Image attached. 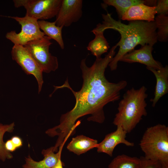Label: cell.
I'll list each match as a JSON object with an SVG mask.
<instances>
[{"label":"cell","mask_w":168,"mask_h":168,"mask_svg":"<svg viewBox=\"0 0 168 168\" xmlns=\"http://www.w3.org/2000/svg\"><path fill=\"white\" fill-rule=\"evenodd\" d=\"M159 168H168V164L161 163V165Z\"/></svg>","instance_id":"4316f807"},{"label":"cell","mask_w":168,"mask_h":168,"mask_svg":"<svg viewBox=\"0 0 168 168\" xmlns=\"http://www.w3.org/2000/svg\"><path fill=\"white\" fill-rule=\"evenodd\" d=\"M140 165L138 168H159L161 163L158 161L146 159L144 156H141Z\"/></svg>","instance_id":"7402d4cb"},{"label":"cell","mask_w":168,"mask_h":168,"mask_svg":"<svg viewBox=\"0 0 168 168\" xmlns=\"http://www.w3.org/2000/svg\"><path fill=\"white\" fill-rule=\"evenodd\" d=\"M116 130L107 134L104 139L96 147L99 153H104L110 156L115 147L120 144H123L128 147H133L134 143L126 139L127 133L121 127L117 126Z\"/></svg>","instance_id":"8fae6325"},{"label":"cell","mask_w":168,"mask_h":168,"mask_svg":"<svg viewBox=\"0 0 168 168\" xmlns=\"http://www.w3.org/2000/svg\"><path fill=\"white\" fill-rule=\"evenodd\" d=\"M156 10L157 15H168V0H157Z\"/></svg>","instance_id":"603a6c76"},{"label":"cell","mask_w":168,"mask_h":168,"mask_svg":"<svg viewBox=\"0 0 168 168\" xmlns=\"http://www.w3.org/2000/svg\"><path fill=\"white\" fill-rule=\"evenodd\" d=\"M147 90L146 87L142 86L138 89L132 87L124 94L123 99L119 103L118 112L113 121L114 125L121 127L127 133H129L143 116H147Z\"/></svg>","instance_id":"3957f363"},{"label":"cell","mask_w":168,"mask_h":168,"mask_svg":"<svg viewBox=\"0 0 168 168\" xmlns=\"http://www.w3.org/2000/svg\"><path fill=\"white\" fill-rule=\"evenodd\" d=\"M5 147L6 150L10 152H13L17 149L11 139L8 140L5 142Z\"/></svg>","instance_id":"cb8c5ba5"},{"label":"cell","mask_w":168,"mask_h":168,"mask_svg":"<svg viewBox=\"0 0 168 168\" xmlns=\"http://www.w3.org/2000/svg\"><path fill=\"white\" fill-rule=\"evenodd\" d=\"M117 47L116 45L113 46L105 57L96 58L90 67L86 65V58L82 60L80 67L83 82L79 91H74L68 79L62 85L54 86V92L58 89L67 88L72 92L76 99L73 108L62 115L59 124L49 129L51 137L58 136V143H62L74 134L76 128L80 123V121H76L81 117L90 114L88 120L103 123L105 119L104 107L120 99V91L126 86L127 82L121 80L117 83L111 82L105 74L106 68L115 55Z\"/></svg>","instance_id":"6da1fadb"},{"label":"cell","mask_w":168,"mask_h":168,"mask_svg":"<svg viewBox=\"0 0 168 168\" xmlns=\"http://www.w3.org/2000/svg\"><path fill=\"white\" fill-rule=\"evenodd\" d=\"M12 59L28 75L34 76L38 82V93L41 91L44 81L43 71L27 49L20 45H14L11 51Z\"/></svg>","instance_id":"ba28073f"},{"label":"cell","mask_w":168,"mask_h":168,"mask_svg":"<svg viewBox=\"0 0 168 168\" xmlns=\"http://www.w3.org/2000/svg\"><path fill=\"white\" fill-rule=\"evenodd\" d=\"M153 45L146 44L140 48L125 54L120 61L128 63H138L146 65L147 67L159 69L163 66L161 63L154 59L152 55Z\"/></svg>","instance_id":"30bf717a"},{"label":"cell","mask_w":168,"mask_h":168,"mask_svg":"<svg viewBox=\"0 0 168 168\" xmlns=\"http://www.w3.org/2000/svg\"><path fill=\"white\" fill-rule=\"evenodd\" d=\"M156 27L157 41L166 42L168 40V16L166 15H157L155 17Z\"/></svg>","instance_id":"ffe728a7"},{"label":"cell","mask_w":168,"mask_h":168,"mask_svg":"<svg viewBox=\"0 0 168 168\" xmlns=\"http://www.w3.org/2000/svg\"><path fill=\"white\" fill-rule=\"evenodd\" d=\"M95 38L89 43L87 49L96 58H101L102 54L107 52L110 48L109 44L104 35V32L92 30Z\"/></svg>","instance_id":"e0dca14e"},{"label":"cell","mask_w":168,"mask_h":168,"mask_svg":"<svg viewBox=\"0 0 168 168\" xmlns=\"http://www.w3.org/2000/svg\"><path fill=\"white\" fill-rule=\"evenodd\" d=\"M21 26V30L19 33L15 31L7 32L6 38L14 45L24 46L28 42L39 38L45 35L39 27L38 20L25 15L23 17L11 16Z\"/></svg>","instance_id":"52a82bcc"},{"label":"cell","mask_w":168,"mask_h":168,"mask_svg":"<svg viewBox=\"0 0 168 168\" xmlns=\"http://www.w3.org/2000/svg\"><path fill=\"white\" fill-rule=\"evenodd\" d=\"M11 139L17 149L22 146V141L21 138L19 137L14 136L11 138Z\"/></svg>","instance_id":"d4e9b609"},{"label":"cell","mask_w":168,"mask_h":168,"mask_svg":"<svg viewBox=\"0 0 168 168\" xmlns=\"http://www.w3.org/2000/svg\"><path fill=\"white\" fill-rule=\"evenodd\" d=\"M63 164L60 157L56 164L52 168H63Z\"/></svg>","instance_id":"484cf974"},{"label":"cell","mask_w":168,"mask_h":168,"mask_svg":"<svg viewBox=\"0 0 168 168\" xmlns=\"http://www.w3.org/2000/svg\"><path fill=\"white\" fill-rule=\"evenodd\" d=\"M14 126V122L9 124H0V160L3 161H4L7 159H11L13 157L11 152L6 150L3 137L6 132L11 133L13 131Z\"/></svg>","instance_id":"44dd1931"},{"label":"cell","mask_w":168,"mask_h":168,"mask_svg":"<svg viewBox=\"0 0 168 168\" xmlns=\"http://www.w3.org/2000/svg\"><path fill=\"white\" fill-rule=\"evenodd\" d=\"M98 144L96 140L83 135H79L73 138L67 148L69 151L79 155L96 148Z\"/></svg>","instance_id":"9a60e30c"},{"label":"cell","mask_w":168,"mask_h":168,"mask_svg":"<svg viewBox=\"0 0 168 168\" xmlns=\"http://www.w3.org/2000/svg\"><path fill=\"white\" fill-rule=\"evenodd\" d=\"M140 163L139 158L122 154L114 158L109 165L108 168H138Z\"/></svg>","instance_id":"d6986e66"},{"label":"cell","mask_w":168,"mask_h":168,"mask_svg":"<svg viewBox=\"0 0 168 168\" xmlns=\"http://www.w3.org/2000/svg\"><path fill=\"white\" fill-rule=\"evenodd\" d=\"M38 23L40 29L45 35L51 39L55 40L61 49H64V44L62 35L63 27L57 26L55 21L50 22L45 20H38Z\"/></svg>","instance_id":"2e32d148"},{"label":"cell","mask_w":168,"mask_h":168,"mask_svg":"<svg viewBox=\"0 0 168 168\" xmlns=\"http://www.w3.org/2000/svg\"><path fill=\"white\" fill-rule=\"evenodd\" d=\"M147 159L168 164V127L158 124L147 128L139 143Z\"/></svg>","instance_id":"277c9868"},{"label":"cell","mask_w":168,"mask_h":168,"mask_svg":"<svg viewBox=\"0 0 168 168\" xmlns=\"http://www.w3.org/2000/svg\"><path fill=\"white\" fill-rule=\"evenodd\" d=\"M15 7H23L26 15L37 20H45L56 16L62 0H14Z\"/></svg>","instance_id":"8992f818"},{"label":"cell","mask_w":168,"mask_h":168,"mask_svg":"<svg viewBox=\"0 0 168 168\" xmlns=\"http://www.w3.org/2000/svg\"><path fill=\"white\" fill-rule=\"evenodd\" d=\"M82 0H62L59 10L56 16V25L68 27L77 22L82 15Z\"/></svg>","instance_id":"9c48e42d"},{"label":"cell","mask_w":168,"mask_h":168,"mask_svg":"<svg viewBox=\"0 0 168 168\" xmlns=\"http://www.w3.org/2000/svg\"><path fill=\"white\" fill-rule=\"evenodd\" d=\"M48 36L30 41L24 46L29 52L43 72L49 73L58 68L57 58L49 52V48L52 43Z\"/></svg>","instance_id":"5b68a950"},{"label":"cell","mask_w":168,"mask_h":168,"mask_svg":"<svg viewBox=\"0 0 168 168\" xmlns=\"http://www.w3.org/2000/svg\"><path fill=\"white\" fill-rule=\"evenodd\" d=\"M146 68L153 73L156 78L154 97L150 100L152 102V106L154 107L158 100L168 92V66L166 65L159 69Z\"/></svg>","instance_id":"5bb4252c"},{"label":"cell","mask_w":168,"mask_h":168,"mask_svg":"<svg viewBox=\"0 0 168 168\" xmlns=\"http://www.w3.org/2000/svg\"><path fill=\"white\" fill-rule=\"evenodd\" d=\"M102 16L103 20L102 23L98 24L92 30L104 32L106 30L111 29L118 32L121 36L116 44L119 47L118 51L108 65L112 71L117 69L118 63L122 57L134 50L137 45H154L157 41L155 21H133L126 24L114 19L108 13L102 14Z\"/></svg>","instance_id":"7a4b0ae2"},{"label":"cell","mask_w":168,"mask_h":168,"mask_svg":"<svg viewBox=\"0 0 168 168\" xmlns=\"http://www.w3.org/2000/svg\"><path fill=\"white\" fill-rule=\"evenodd\" d=\"M156 14L155 6H149L142 3L128 8L121 19L128 21H142L151 22L155 21Z\"/></svg>","instance_id":"7c38bea8"},{"label":"cell","mask_w":168,"mask_h":168,"mask_svg":"<svg viewBox=\"0 0 168 168\" xmlns=\"http://www.w3.org/2000/svg\"><path fill=\"white\" fill-rule=\"evenodd\" d=\"M103 1L105 4L113 6L115 8L120 20L131 6L142 3L149 6L150 4V0H104Z\"/></svg>","instance_id":"ac0fdd59"},{"label":"cell","mask_w":168,"mask_h":168,"mask_svg":"<svg viewBox=\"0 0 168 168\" xmlns=\"http://www.w3.org/2000/svg\"><path fill=\"white\" fill-rule=\"evenodd\" d=\"M63 146H61L59 147V150L56 153L53 151L52 147L47 149H43L42 154L44 158L39 161H35L29 155L26 157V162L22 167L23 168H52L61 157Z\"/></svg>","instance_id":"4fadbf2b"}]
</instances>
